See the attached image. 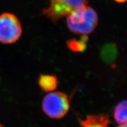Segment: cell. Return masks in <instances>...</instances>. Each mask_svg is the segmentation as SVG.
Listing matches in <instances>:
<instances>
[{
    "label": "cell",
    "instance_id": "obj_1",
    "mask_svg": "<svg viewBox=\"0 0 127 127\" xmlns=\"http://www.w3.org/2000/svg\"><path fill=\"white\" fill-rule=\"evenodd\" d=\"M98 23L97 13L86 4L74 9L66 18V25L69 31L82 35L93 32Z\"/></svg>",
    "mask_w": 127,
    "mask_h": 127
},
{
    "label": "cell",
    "instance_id": "obj_2",
    "mask_svg": "<svg viewBox=\"0 0 127 127\" xmlns=\"http://www.w3.org/2000/svg\"><path fill=\"white\" fill-rule=\"evenodd\" d=\"M42 108L44 113L50 118L61 119L69 111V99L67 95L62 92L51 93L44 98Z\"/></svg>",
    "mask_w": 127,
    "mask_h": 127
},
{
    "label": "cell",
    "instance_id": "obj_3",
    "mask_svg": "<svg viewBox=\"0 0 127 127\" xmlns=\"http://www.w3.org/2000/svg\"><path fill=\"white\" fill-rule=\"evenodd\" d=\"M23 32L20 21L15 15L4 12L0 15V42L12 44L19 40Z\"/></svg>",
    "mask_w": 127,
    "mask_h": 127
},
{
    "label": "cell",
    "instance_id": "obj_4",
    "mask_svg": "<svg viewBox=\"0 0 127 127\" xmlns=\"http://www.w3.org/2000/svg\"><path fill=\"white\" fill-rule=\"evenodd\" d=\"M82 127H109V117L106 114H99L87 115L84 120L79 119Z\"/></svg>",
    "mask_w": 127,
    "mask_h": 127
},
{
    "label": "cell",
    "instance_id": "obj_5",
    "mask_svg": "<svg viewBox=\"0 0 127 127\" xmlns=\"http://www.w3.org/2000/svg\"><path fill=\"white\" fill-rule=\"evenodd\" d=\"M58 80L56 76L42 74L38 79V85L42 91L51 92L58 87Z\"/></svg>",
    "mask_w": 127,
    "mask_h": 127
},
{
    "label": "cell",
    "instance_id": "obj_6",
    "mask_svg": "<svg viewBox=\"0 0 127 127\" xmlns=\"http://www.w3.org/2000/svg\"><path fill=\"white\" fill-rule=\"evenodd\" d=\"M114 118L120 125H127V100L121 101L114 111Z\"/></svg>",
    "mask_w": 127,
    "mask_h": 127
},
{
    "label": "cell",
    "instance_id": "obj_7",
    "mask_svg": "<svg viewBox=\"0 0 127 127\" xmlns=\"http://www.w3.org/2000/svg\"><path fill=\"white\" fill-rule=\"evenodd\" d=\"M88 36L82 35L81 39H71L66 41V44L68 48L72 52H82L85 51L87 48Z\"/></svg>",
    "mask_w": 127,
    "mask_h": 127
},
{
    "label": "cell",
    "instance_id": "obj_8",
    "mask_svg": "<svg viewBox=\"0 0 127 127\" xmlns=\"http://www.w3.org/2000/svg\"><path fill=\"white\" fill-rule=\"evenodd\" d=\"M87 0H50V3L59 5L71 12L81 6L85 5Z\"/></svg>",
    "mask_w": 127,
    "mask_h": 127
},
{
    "label": "cell",
    "instance_id": "obj_9",
    "mask_svg": "<svg viewBox=\"0 0 127 127\" xmlns=\"http://www.w3.org/2000/svg\"><path fill=\"white\" fill-rule=\"evenodd\" d=\"M114 1L118 3H124L126 2L127 0H114Z\"/></svg>",
    "mask_w": 127,
    "mask_h": 127
},
{
    "label": "cell",
    "instance_id": "obj_10",
    "mask_svg": "<svg viewBox=\"0 0 127 127\" xmlns=\"http://www.w3.org/2000/svg\"><path fill=\"white\" fill-rule=\"evenodd\" d=\"M118 127H127V125H120Z\"/></svg>",
    "mask_w": 127,
    "mask_h": 127
},
{
    "label": "cell",
    "instance_id": "obj_11",
    "mask_svg": "<svg viewBox=\"0 0 127 127\" xmlns=\"http://www.w3.org/2000/svg\"><path fill=\"white\" fill-rule=\"evenodd\" d=\"M0 127H3V126H2V125H1V124H0Z\"/></svg>",
    "mask_w": 127,
    "mask_h": 127
}]
</instances>
